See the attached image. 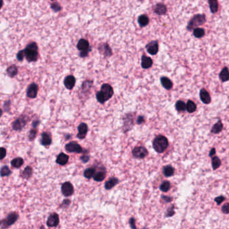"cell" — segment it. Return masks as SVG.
<instances>
[{"label": "cell", "mask_w": 229, "mask_h": 229, "mask_svg": "<svg viewBox=\"0 0 229 229\" xmlns=\"http://www.w3.org/2000/svg\"><path fill=\"white\" fill-rule=\"evenodd\" d=\"M200 100H202V101L204 104H208L210 103L211 101L210 95L209 93L207 92V90H206L205 89H202L200 90Z\"/></svg>", "instance_id": "2e32d148"}, {"label": "cell", "mask_w": 229, "mask_h": 229, "mask_svg": "<svg viewBox=\"0 0 229 229\" xmlns=\"http://www.w3.org/2000/svg\"><path fill=\"white\" fill-rule=\"evenodd\" d=\"M153 65V60L150 57L142 55L141 58V67L143 69H148Z\"/></svg>", "instance_id": "e0dca14e"}, {"label": "cell", "mask_w": 229, "mask_h": 229, "mask_svg": "<svg viewBox=\"0 0 229 229\" xmlns=\"http://www.w3.org/2000/svg\"><path fill=\"white\" fill-rule=\"evenodd\" d=\"M59 217L57 213H52L48 216L46 225L49 227H55L59 225Z\"/></svg>", "instance_id": "30bf717a"}, {"label": "cell", "mask_w": 229, "mask_h": 229, "mask_svg": "<svg viewBox=\"0 0 229 229\" xmlns=\"http://www.w3.org/2000/svg\"><path fill=\"white\" fill-rule=\"evenodd\" d=\"M215 153H216V150H215L214 148H212V149H211V151H210V152L209 155L210 156V157H212V155H214V154H215Z\"/></svg>", "instance_id": "f907efd6"}, {"label": "cell", "mask_w": 229, "mask_h": 229, "mask_svg": "<svg viewBox=\"0 0 229 229\" xmlns=\"http://www.w3.org/2000/svg\"><path fill=\"white\" fill-rule=\"evenodd\" d=\"M208 4L210 5V9L212 13H215L219 10V3L216 0H209Z\"/></svg>", "instance_id": "484cf974"}, {"label": "cell", "mask_w": 229, "mask_h": 229, "mask_svg": "<svg viewBox=\"0 0 229 229\" xmlns=\"http://www.w3.org/2000/svg\"><path fill=\"white\" fill-rule=\"evenodd\" d=\"M223 129V125L221 122V120H219V121L212 126L211 129V132L214 134H218L221 132Z\"/></svg>", "instance_id": "cb8c5ba5"}, {"label": "cell", "mask_w": 229, "mask_h": 229, "mask_svg": "<svg viewBox=\"0 0 229 229\" xmlns=\"http://www.w3.org/2000/svg\"><path fill=\"white\" fill-rule=\"evenodd\" d=\"M196 105L194 101L191 100H188L186 104V110L189 113H193L196 110Z\"/></svg>", "instance_id": "f546056e"}, {"label": "cell", "mask_w": 229, "mask_h": 229, "mask_svg": "<svg viewBox=\"0 0 229 229\" xmlns=\"http://www.w3.org/2000/svg\"><path fill=\"white\" fill-rule=\"evenodd\" d=\"M145 122V119L142 116H139V118H138L137 123L139 124V125H140V124H142V122Z\"/></svg>", "instance_id": "7dc6e473"}, {"label": "cell", "mask_w": 229, "mask_h": 229, "mask_svg": "<svg viewBox=\"0 0 229 229\" xmlns=\"http://www.w3.org/2000/svg\"><path fill=\"white\" fill-rule=\"evenodd\" d=\"M138 22H139L140 26L144 27L148 25V23H149V19H148L147 16L145 14L140 15L139 18H138Z\"/></svg>", "instance_id": "d4e9b609"}, {"label": "cell", "mask_w": 229, "mask_h": 229, "mask_svg": "<svg viewBox=\"0 0 229 229\" xmlns=\"http://www.w3.org/2000/svg\"><path fill=\"white\" fill-rule=\"evenodd\" d=\"M169 145L167 139L163 135H159L153 140V147L154 151L159 153H161L167 149Z\"/></svg>", "instance_id": "3957f363"}, {"label": "cell", "mask_w": 229, "mask_h": 229, "mask_svg": "<svg viewBox=\"0 0 229 229\" xmlns=\"http://www.w3.org/2000/svg\"><path fill=\"white\" fill-rule=\"evenodd\" d=\"M51 8L53 10H54L55 12H59V11L60 10V9H61V8H60V5L58 4H57V3H54V4H52Z\"/></svg>", "instance_id": "b9f144b4"}, {"label": "cell", "mask_w": 229, "mask_h": 229, "mask_svg": "<svg viewBox=\"0 0 229 229\" xmlns=\"http://www.w3.org/2000/svg\"><path fill=\"white\" fill-rule=\"evenodd\" d=\"M99 51H100L101 53L106 57H109L112 55V51L110 49V46L107 44H101L99 46Z\"/></svg>", "instance_id": "d6986e66"}, {"label": "cell", "mask_w": 229, "mask_h": 229, "mask_svg": "<svg viewBox=\"0 0 229 229\" xmlns=\"http://www.w3.org/2000/svg\"><path fill=\"white\" fill-rule=\"evenodd\" d=\"M221 165V161L218 157H214L212 159V165L213 169H216Z\"/></svg>", "instance_id": "836d02e7"}, {"label": "cell", "mask_w": 229, "mask_h": 229, "mask_svg": "<svg viewBox=\"0 0 229 229\" xmlns=\"http://www.w3.org/2000/svg\"><path fill=\"white\" fill-rule=\"evenodd\" d=\"M114 95V90L112 86L107 84L101 85L100 91L96 93L97 100L101 104H104L105 101L110 100Z\"/></svg>", "instance_id": "6da1fadb"}, {"label": "cell", "mask_w": 229, "mask_h": 229, "mask_svg": "<svg viewBox=\"0 0 229 229\" xmlns=\"http://www.w3.org/2000/svg\"><path fill=\"white\" fill-rule=\"evenodd\" d=\"M65 149L67 152L80 153L82 152V148L78 143L76 142H70L65 146Z\"/></svg>", "instance_id": "8992f818"}, {"label": "cell", "mask_w": 229, "mask_h": 229, "mask_svg": "<svg viewBox=\"0 0 229 229\" xmlns=\"http://www.w3.org/2000/svg\"><path fill=\"white\" fill-rule=\"evenodd\" d=\"M26 117L23 116H22L18 118V119H16L14 121V122L13 124V128L14 129L15 131H20V130H21L26 125Z\"/></svg>", "instance_id": "7c38bea8"}, {"label": "cell", "mask_w": 229, "mask_h": 229, "mask_svg": "<svg viewBox=\"0 0 229 229\" xmlns=\"http://www.w3.org/2000/svg\"><path fill=\"white\" fill-rule=\"evenodd\" d=\"M146 48L148 53L151 55H155L159 51V45L157 41H151L146 46Z\"/></svg>", "instance_id": "8fae6325"}, {"label": "cell", "mask_w": 229, "mask_h": 229, "mask_svg": "<svg viewBox=\"0 0 229 229\" xmlns=\"http://www.w3.org/2000/svg\"><path fill=\"white\" fill-rule=\"evenodd\" d=\"M219 78L222 82H226L229 80V70L227 67H225L220 72Z\"/></svg>", "instance_id": "603a6c76"}, {"label": "cell", "mask_w": 229, "mask_h": 229, "mask_svg": "<svg viewBox=\"0 0 229 229\" xmlns=\"http://www.w3.org/2000/svg\"><path fill=\"white\" fill-rule=\"evenodd\" d=\"M38 90V85L36 84H34V83H32V84H31L29 85L27 89V92H26L27 97H28L29 98H35L37 95Z\"/></svg>", "instance_id": "9c48e42d"}, {"label": "cell", "mask_w": 229, "mask_h": 229, "mask_svg": "<svg viewBox=\"0 0 229 229\" xmlns=\"http://www.w3.org/2000/svg\"><path fill=\"white\" fill-rule=\"evenodd\" d=\"M18 214L16 212H12L7 216L6 219H5V222H3V224L6 225L7 227L12 225L18 220Z\"/></svg>", "instance_id": "4fadbf2b"}, {"label": "cell", "mask_w": 229, "mask_h": 229, "mask_svg": "<svg viewBox=\"0 0 229 229\" xmlns=\"http://www.w3.org/2000/svg\"><path fill=\"white\" fill-rule=\"evenodd\" d=\"M52 138L51 135L48 132H43L41 137V144L43 146H48L51 144Z\"/></svg>", "instance_id": "ac0fdd59"}, {"label": "cell", "mask_w": 229, "mask_h": 229, "mask_svg": "<svg viewBox=\"0 0 229 229\" xmlns=\"http://www.w3.org/2000/svg\"><path fill=\"white\" fill-rule=\"evenodd\" d=\"M225 200V197L222 196V195H220V196H219L215 198V202H216L218 205H220V204H221Z\"/></svg>", "instance_id": "7bdbcfd3"}, {"label": "cell", "mask_w": 229, "mask_h": 229, "mask_svg": "<svg viewBox=\"0 0 229 229\" xmlns=\"http://www.w3.org/2000/svg\"><path fill=\"white\" fill-rule=\"evenodd\" d=\"M61 192L66 197L71 196L73 194L74 189L73 185L70 182H65L62 185Z\"/></svg>", "instance_id": "ba28073f"}, {"label": "cell", "mask_w": 229, "mask_h": 229, "mask_svg": "<svg viewBox=\"0 0 229 229\" xmlns=\"http://www.w3.org/2000/svg\"><path fill=\"white\" fill-rule=\"evenodd\" d=\"M206 21V16L204 14L195 15L189 22V23L187 26V29L190 31L191 30L195 28V27L202 25L203 24L205 23Z\"/></svg>", "instance_id": "277c9868"}, {"label": "cell", "mask_w": 229, "mask_h": 229, "mask_svg": "<svg viewBox=\"0 0 229 229\" xmlns=\"http://www.w3.org/2000/svg\"><path fill=\"white\" fill-rule=\"evenodd\" d=\"M81 159L85 163V162H87V161H89V157L84 155V156H83V157H81Z\"/></svg>", "instance_id": "c3c4849f"}, {"label": "cell", "mask_w": 229, "mask_h": 229, "mask_svg": "<svg viewBox=\"0 0 229 229\" xmlns=\"http://www.w3.org/2000/svg\"><path fill=\"white\" fill-rule=\"evenodd\" d=\"M11 171L10 170L9 167L7 166H4L2 167L1 169V177H4V176H8L11 174Z\"/></svg>", "instance_id": "f35d334b"}, {"label": "cell", "mask_w": 229, "mask_h": 229, "mask_svg": "<svg viewBox=\"0 0 229 229\" xmlns=\"http://www.w3.org/2000/svg\"><path fill=\"white\" fill-rule=\"evenodd\" d=\"M118 183V180L116 178H111L107 181L105 183V188L106 189H110L114 187Z\"/></svg>", "instance_id": "4316f807"}, {"label": "cell", "mask_w": 229, "mask_h": 229, "mask_svg": "<svg viewBox=\"0 0 229 229\" xmlns=\"http://www.w3.org/2000/svg\"><path fill=\"white\" fill-rule=\"evenodd\" d=\"M222 211L223 213L228 214L229 213V204L227 203L222 207Z\"/></svg>", "instance_id": "60d3db41"}, {"label": "cell", "mask_w": 229, "mask_h": 229, "mask_svg": "<svg viewBox=\"0 0 229 229\" xmlns=\"http://www.w3.org/2000/svg\"><path fill=\"white\" fill-rule=\"evenodd\" d=\"M95 171L94 169H93V168H87V169L85 170L84 175L85 178L90 179L95 175Z\"/></svg>", "instance_id": "e575fe53"}, {"label": "cell", "mask_w": 229, "mask_h": 229, "mask_svg": "<svg viewBox=\"0 0 229 229\" xmlns=\"http://www.w3.org/2000/svg\"><path fill=\"white\" fill-rule=\"evenodd\" d=\"M24 163V160L23 159L20 158V157H17V158L13 159L12 161H11V165H12L13 167L15 168H20L22 167V165Z\"/></svg>", "instance_id": "83f0119b"}, {"label": "cell", "mask_w": 229, "mask_h": 229, "mask_svg": "<svg viewBox=\"0 0 229 229\" xmlns=\"http://www.w3.org/2000/svg\"><path fill=\"white\" fill-rule=\"evenodd\" d=\"M37 131H36V130H34V129H32V131H30V135H29V139L30 140H32L34 139L35 137H36V134H37Z\"/></svg>", "instance_id": "ee69618b"}, {"label": "cell", "mask_w": 229, "mask_h": 229, "mask_svg": "<svg viewBox=\"0 0 229 229\" xmlns=\"http://www.w3.org/2000/svg\"><path fill=\"white\" fill-rule=\"evenodd\" d=\"M161 83L165 89L169 90L173 87V83L167 77H162L161 78Z\"/></svg>", "instance_id": "7402d4cb"}, {"label": "cell", "mask_w": 229, "mask_h": 229, "mask_svg": "<svg viewBox=\"0 0 229 229\" xmlns=\"http://www.w3.org/2000/svg\"><path fill=\"white\" fill-rule=\"evenodd\" d=\"M194 36L195 38H200L203 37L205 34V30L201 28H196L194 30Z\"/></svg>", "instance_id": "1f68e13d"}, {"label": "cell", "mask_w": 229, "mask_h": 229, "mask_svg": "<svg viewBox=\"0 0 229 229\" xmlns=\"http://www.w3.org/2000/svg\"><path fill=\"white\" fill-rule=\"evenodd\" d=\"M87 125L85 123H81L78 126V134L77 137L79 139H84L85 137L87 132Z\"/></svg>", "instance_id": "5bb4252c"}, {"label": "cell", "mask_w": 229, "mask_h": 229, "mask_svg": "<svg viewBox=\"0 0 229 229\" xmlns=\"http://www.w3.org/2000/svg\"><path fill=\"white\" fill-rule=\"evenodd\" d=\"M24 55L28 62L37 61L38 57V50L37 43L33 42L26 46L24 50Z\"/></svg>", "instance_id": "7a4b0ae2"}, {"label": "cell", "mask_w": 229, "mask_h": 229, "mask_svg": "<svg viewBox=\"0 0 229 229\" xmlns=\"http://www.w3.org/2000/svg\"><path fill=\"white\" fill-rule=\"evenodd\" d=\"M7 73L11 77H15L18 74V68L15 65L10 66V67L7 68Z\"/></svg>", "instance_id": "4dcf8cb0"}, {"label": "cell", "mask_w": 229, "mask_h": 229, "mask_svg": "<svg viewBox=\"0 0 229 229\" xmlns=\"http://www.w3.org/2000/svg\"><path fill=\"white\" fill-rule=\"evenodd\" d=\"M132 154L134 157L138 159H143L148 154V151L145 147H137L132 151Z\"/></svg>", "instance_id": "52a82bcc"}, {"label": "cell", "mask_w": 229, "mask_h": 229, "mask_svg": "<svg viewBox=\"0 0 229 229\" xmlns=\"http://www.w3.org/2000/svg\"><path fill=\"white\" fill-rule=\"evenodd\" d=\"M170 183L169 181H164L163 183H162L161 186H160V189L161 190L162 192H167V191H169V189H170Z\"/></svg>", "instance_id": "74e56055"}, {"label": "cell", "mask_w": 229, "mask_h": 229, "mask_svg": "<svg viewBox=\"0 0 229 229\" xmlns=\"http://www.w3.org/2000/svg\"><path fill=\"white\" fill-rule=\"evenodd\" d=\"M130 224H131L132 229H137L136 227H135V220L134 219H131L130 220Z\"/></svg>", "instance_id": "bcb514c9"}, {"label": "cell", "mask_w": 229, "mask_h": 229, "mask_svg": "<svg viewBox=\"0 0 229 229\" xmlns=\"http://www.w3.org/2000/svg\"><path fill=\"white\" fill-rule=\"evenodd\" d=\"M175 108L178 112H183L186 109V104L183 101H178L175 104Z\"/></svg>", "instance_id": "d6a6232c"}, {"label": "cell", "mask_w": 229, "mask_h": 229, "mask_svg": "<svg viewBox=\"0 0 229 229\" xmlns=\"http://www.w3.org/2000/svg\"><path fill=\"white\" fill-rule=\"evenodd\" d=\"M64 85L68 90L73 89L75 85V78L73 75H68L64 79Z\"/></svg>", "instance_id": "9a60e30c"}, {"label": "cell", "mask_w": 229, "mask_h": 229, "mask_svg": "<svg viewBox=\"0 0 229 229\" xmlns=\"http://www.w3.org/2000/svg\"><path fill=\"white\" fill-rule=\"evenodd\" d=\"M69 161V156L63 153H60L57 158V163L60 165H65Z\"/></svg>", "instance_id": "44dd1931"}, {"label": "cell", "mask_w": 229, "mask_h": 229, "mask_svg": "<svg viewBox=\"0 0 229 229\" xmlns=\"http://www.w3.org/2000/svg\"><path fill=\"white\" fill-rule=\"evenodd\" d=\"M24 57H25V55H24V50L19 51L17 54V59L19 61H22V60H23V59Z\"/></svg>", "instance_id": "ab89813d"}, {"label": "cell", "mask_w": 229, "mask_h": 229, "mask_svg": "<svg viewBox=\"0 0 229 229\" xmlns=\"http://www.w3.org/2000/svg\"><path fill=\"white\" fill-rule=\"evenodd\" d=\"M77 48L81 51L80 57H86L88 52L91 51V49L90 48L89 42L85 39H80L79 40L78 43H77Z\"/></svg>", "instance_id": "5b68a950"}, {"label": "cell", "mask_w": 229, "mask_h": 229, "mask_svg": "<svg viewBox=\"0 0 229 229\" xmlns=\"http://www.w3.org/2000/svg\"><path fill=\"white\" fill-rule=\"evenodd\" d=\"M32 174V168L30 167H26L25 168V169L24 170L22 174V176L24 178L28 179V178H29L30 177H31Z\"/></svg>", "instance_id": "d590c367"}, {"label": "cell", "mask_w": 229, "mask_h": 229, "mask_svg": "<svg viewBox=\"0 0 229 229\" xmlns=\"http://www.w3.org/2000/svg\"><path fill=\"white\" fill-rule=\"evenodd\" d=\"M174 169L170 165H167L163 168V174L165 177H171L174 174Z\"/></svg>", "instance_id": "f1b7e54d"}, {"label": "cell", "mask_w": 229, "mask_h": 229, "mask_svg": "<svg viewBox=\"0 0 229 229\" xmlns=\"http://www.w3.org/2000/svg\"><path fill=\"white\" fill-rule=\"evenodd\" d=\"M1 159H3L5 157V155H6V150H5L4 147L1 148Z\"/></svg>", "instance_id": "f6af8a7d"}, {"label": "cell", "mask_w": 229, "mask_h": 229, "mask_svg": "<svg viewBox=\"0 0 229 229\" xmlns=\"http://www.w3.org/2000/svg\"><path fill=\"white\" fill-rule=\"evenodd\" d=\"M105 178H106V175L102 172H98L93 176V179H94V180L96 181H101L102 180H104Z\"/></svg>", "instance_id": "8d00e7d4"}, {"label": "cell", "mask_w": 229, "mask_h": 229, "mask_svg": "<svg viewBox=\"0 0 229 229\" xmlns=\"http://www.w3.org/2000/svg\"><path fill=\"white\" fill-rule=\"evenodd\" d=\"M154 12L158 15H164L167 12V7L164 4H157L154 7Z\"/></svg>", "instance_id": "ffe728a7"}, {"label": "cell", "mask_w": 229, "mask_h": 229, "mask_svg": "<svg viewBox=\"0 0 229 229\" xmlns=\"http://www.w3.org/2000/svg\"><path fill=\"white\" fill-rule=\"evenodd\" d=\"M163 198L164 199L166 200V201H165V202H169L170 201L172 200V198H171L169 197H167V196H165V195H163Z\"/></svg>", "instance_id": "681fc988"}]
</instances>
